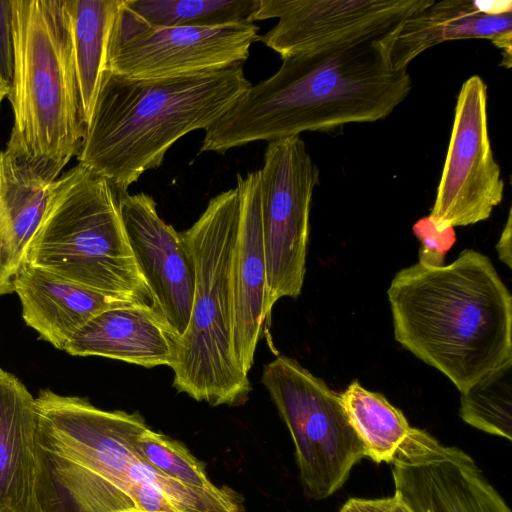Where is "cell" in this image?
I'll return each instance as SVG.
<instances>
[{"mask_svg": "<svg viewBox=\"0 0 512 512\" xmlns=\"http://www.w3.org/2000/svg\"><path fill=\"white\" fill-rule=\"evenodd\" d=\"M385 37L331 44L282 58L272 76L250 85L205 131L200 152L224 154L256 141L385 119L412 89L408 70L390 66L382 43Z\"/></svg>", "mask_w": 512, "mask_h": 512, "instance_id": "1", "label": "cell"}, {"mask_svg": "<svg viewBox=\"0 0 512 512\" xmlns=\"http://www.w3.org/2000/svg\"><path fill=\"white\" fill-rule=\"evenodd\" d=\"M412 230L421 242L418 263L429 267L443 266L447 252L456 242L454 227L438 229L428 215L419 219Z\"/></svg>", "mask_w": 512, "mask_h": 512, "instance_id": "27", "label": "cell"}, {"mask_svg": "<svg viewBox=\"0 0 512 512\" xmlns=\"http://www.w3.org/2000/svg\"><path fill=\"white\" fill-rule=\"evenodd\" d=\"M13 126L6 147L63 167L85 133L67 0H11Z\"/></svg>", "mask_w": 512, "mask_h": 512, "instance_id": "4", "label": "cell"}, {"mask_svg": "<svg viewBox=\"0 0 512 512\" xmlns=\"http://www.w3.org/2000/svg\"><path fill=\"white\" fill-rule=\"evenodd\" d=\"M35 402L39 446L112 482L143 512H244L229 489H197L156 469L137 444L149 427L138 412L103 410L49 389Z\"/></svg>", "mask_w": 512, "mask_h": 512, "instance_id": "5", "label": "cell"}, {"mask_svg": "<svg viewBox=\"0 0 512 512\" xmlns=\"http://www.w3.org/2000/svg\"><path fill=\"white\" fill-rule=\"evenodd\" d=\"M388 512H411L396 495L392 496L391 505Z\"/></svg>", "mask_w": 512, "mask_h": 512, "instance_id": "31", "label": "cell"}, {"mask_svg": "<svg viewBox=\"0 0 512 512\" xmlns=\"http://www.w3.org/2000/svg\"><path fill=\"white\" fill-rule=\"evenodd\" d=\"M236 187L240 216L232 263V345L240 369L248 375L268 318L259 170L238 174Z\"/></svg>", "mask_w": 512, "mask_h": 512, "instance_id": "16", "label": "cell"}, {"mask_svg": "<svg viewBox=\"0 0 512 512\" xmlns=\"http://www.w3.org/2000/svg\"><path fill=\"white\" fill-rule=\"evenodd\" d=\"M396 341L461 392L512 358V297L490 258L403 268L387 290Z\"/></svg>", "mask_w": 512, "mask_h": 512, "instance_id": "2", "label": "cell"}, {"mask_svg": "<svg viewBox=\"0 0 512 512\" xmlns=\"http://www.w3.org/2000/svg\"><path fill=\"white\" fill-rule=\"evenodd\" d=\"M392 496L386 498H349L338 512H388Z\"/></svg>", "mask_w": 512, "mask_h": 512, "instance_id": "29", "label": "cell"}, {"mask_svg": "<svg viewBox=\"0 0 512 512\" xmlns=\"http://www.w3.org/2000/svg\"><path fill=\"white\" fill-rule=\"evenodd\" d=\"M37 497L40 512H119L137 507L112 482L39 444Z\"/></svg>", "mask_w": 512, "mask_h": 512, "instance_id": "21", "label": "cell"}, {"mask_svg": "<svg viewBox=\"0 0 512 512\" xmlns=\"http://www.w3.org/2000/svg\"><path fill=\"white\" fill-rule=\"evenodd\" d=\"M64 167L0 151V296L14 292L15 280Z\"/></svg>", "mask_w": 512, "mask_h": 512, "instance_id": "17", "label": "cell"}, {"mask_svg": "<svg viewBox=\"0 0 512 512\" xmlns=\"http://www.w3.org/2000/svg\"><path fill=\"white\" fill-rule=\"evenodd\" d=\"M433 0H260L254 22L277 18L260 35L281 58L319 47L392 33Z\"/></svg>", "mask_w": 512, "mask_h": 512, "instance_id": "13", "label": "cell"}, {"mask_svg": "<svg viewBox=\"0 0 512 512\" xmlns=\"http://www.w3.org/2000/svg\"><path fill=\"white\" fill-rule=\"evenodd\" d=\"M11 0H0V85L9 89L13 74Z\"/></svg>", "mask_w": 512, "mask_h": 512, "instance_id": "28", "label": "cell"}, {"mask_svg": "<svg viewBox=\"0 0 512 512\" xmlns=\"http://www.w3.org/2000/svg\"><path fill=\"white\" fill-rule=\"evenodd\" d=\"M261 382L292 437L305 496L313 500L332 496L365 457L339 393L284 355L264 366Z\"/></svg>", "mask_w": 512, "mask_h": 512, "instance_id": "8", "label": "cell"}, {"mask_svg": "<svg viewBox=\"0 0 512 512\" xmlns=\"http://www.w3.org/2000/svg\"><path fill=\"white\" fill-rule=\"evenodd\" d=\"M240 216L237 187L212 198L185 232L195 266L189 322L178 339L173 387L211 406L243 405L252 385L232 345V263Z\"/></svg>", "mask_w": 512, "mask_h": 512, "instance_id": "6", "label": "cell"}, {"mask_svg": "<svg viewBox=\"0 0 512 512\" xmlns=\"http://www.w3.org/2000/svg\"><path fill=\"white\" fill-rule=\"evenodd\" d=\"M120 195L105 178L80 164L65 172L55 182L26 263L87 288L152 306L128 243Z\"/></svg>", "mask_w": 512, "mask_h": 512, "instance_id": "7", "label": "cell"}, {"mask_svg": "<svg viewBox=\"0 0 512 512\" xmlns=\"http://www.w3.org/2000/svg\"><path fill=\"white\" fill-rule=\"evenodd\" d=\"M9 89L0 85V104L2 100L7 97Z\"/></svg>", "mask_w": 512, "mask_h": 512, "instance_id": "32", "label": "cell"}, {"mask_svg": "<svg viewBox=\"0 0 512 512\" xmlns=\"http://www.w3.org/2000/svg\"><path fill=\"white\" fill-rule=\"evenodd\" d=\"M459 415L485 433L512 439V358L462 393Z\"/></svg>", "mask_w": 512, "mask_h": 512, "instance_id": "25", "label": "cell"}, {"mask_svg": "<svg viewBox=\"0 0 512 512\" xmlns=\"http://www.w3.org/2000/svg\"><path fill=\"white\" fill-rule=\"evenodd\" d=\"M319 180V169L300 136L268 142L259 169L268 317L280 298L301 294L312 197Z\"/></svg>", "mask_w": 512, "mask_h": 512, "instance_id": "9", "label": "cell"}, {"mask_svg": "<svg viewBox=\"0 0 512 512\" xmlns=\"http://www.w3.org/2000/svg\"><path fill=\"white\" fill-rule=\"evenodd\" d=\"M340 402L360 438L365 457L376 464H391L412 427L403 412L382 394L353 381L339 393Z\"/></svg>", "mask_w": 512, "mask_h": 512, "instance_id": "23", "label": "cell"}, {"mask_svg": "<svg viewBox=\"0 0 512 512\" xmlns=\"http://www.w3.org/2000/svg\"><path fill=\"white\" fill-rule=\"evenodd\" d=\"M398 499L411 512H511L475 460L412 427L392 462Z\"/></svg>", "mask_w": 512, "mask_h": 512, "instance_id": "12", "label": "cell"}, {"mask_svg": "<svg viewBox=\"0 0 512 512\" xmlns=\"http://www.w3.org/2000/svg\"><path fill=\"white\" fill-rule=\"evenodd\" d=\"M511 209H509L508 217L504 229L500 235V238L495 246L498 253L499 259L507 265L508 268L512 267L511 257V238H512V227H511Z\"/></svg>", "mask_w": 512, "mask_h": 512, "instance_id": "30", "label": "cell"}, {"mask_svg": "<svg viewBox=\"0 0 512 512\" xmlns=\"http://www.w3.org/2000/svg\"><path fill=\"white\" fill-rule=\"evenodd\" d=\"M488 39L503 52L501 65L511 67L512 1H435L405 19L383 40L390 66L407 69L421 53L451 40Z\"/></svg>", "mask_w": 512, "mask_h": 512, "instance_id": "15", "label": "cell"}, {"mask_svg": "<svg viewBox=\"0 0 512 512\" xmlns=\"http://www.w3.org/2000/svg\"><path fill=\"white\" fill-rule=\"evenodd\" d=\"M14 292L20 299L25 323L60 350H64L74 334L101 312L120 306L148 304L87 288L28 263L15 280Z\"/></svg>", "mask_w": 512, "mask_h": 512, "instance_id": "19", "label": "cell"}, {"mask_svg": "<svg viewBox=\"0 0 512 512\" xmlns=\"http://www.w3.org/2000/svg\"><path fill=\"white\" fill-rule=\"evenodd\" d=\"M122 0H67L85 127L106 71L110 32Z\"/></svg>", "mask_w": 512, "mask_h": 512, "instance_id": "22", "label": "cell"}, {"mask_svg": "<svg viewBox=\"0 0 512 512\" xmlns=\"http://www.w3.org/2000/svg\"><path fill=\"white\" fill-rule=\"evenodd\" d=\"M138 447L144 457L159 471L185 485L218 492L200 462L181 442L148 427L139 436Z\"/></svg>", "mask_w": 512, "mask_h": 512, "instance_id": "26", "label": "cell"}, {"mask_svg": "<svg viewBox=\"0 0 512 512\" xmlns=\"http://www.w3.org/2000/svg\"><path fill=\"white\" fill-rule=\"evenodd\" d=\"M260 0H123L136 19L152 27H219L254 23Z\"/></svg>", "mask_w": 512, "mask_h": 512, "instance_id": "24", "label": "cell"}, {"mask_svg": "<svg viewBox=\"0 0 512 512\" xmlns=\"http://www.w3.org/2000/svg\"><path fill=\"white\" fill-rule=\"evenodd\" d=\"M121 217L153 308L180 337L186 330L194 297L195 266L183 233L158 214L146 193L120 195Z\"/></svg>", "mask_w": 512, "mask_h": 512, "instance_id": "14", "label": "cell"}, {"mask_svg": "<svg viewBox=\"0 0 512 512\" xmlns=\"http://www.w3.org/2000/svg\"><path fill=\"white\" fill-rule=\"evenodd\" d=\"M119 512H143V511L138 509L137 507H135V508H131L128 510L119 511Z\"/></svg>", "mask_w": 512, "mask_h": 512, "instance_id": "33", "label": "cell"}, {"mask_svg": "<svg viewBox=\"0 0 512 512\" xmlns=\"http://www.w3.org/2000/svg\"><path fill=\"white\" fill-rule=\"evenodd\" d=\"M250 85L243 63L166 78L105 71L78 164L125 193L177 140L212 126Z\"/></svg>", "mask_w": 512, "mask_h": 512, "instance_id": "3", "label": "cell"}, {"mask_svg": "<svg viewBox=\"0 0 512 512\" xmlns=\"http://www.w3.org/2000/svg\"><path fill=\"white\" fill-rule=\"evenodd\" d=\"M254 23L219 27H152L123 5L107 47L106 71L130 78L198 74L244 63L259 41Z\"/></svg>", "mask_w": 512, "mask_h": 512, "instance_id": "10", "label": "cell"}, {"mask_svg": "<svg viewBox=\"0 0 512 512\" xmlns=\"http://www.w3.org/2000/svg\"><path fill=\"white\" fill-rule=\"evenodd\" d=\"M179 336L150 304H132L101 312L78 330L65 351L100 356L153 368L176 363Z\"/></svg>", "mask_w": 512, "mask_h": 512, "instance_id": "18", "label": "cell"}, {"mask_svg": "<svg viewBox=\"0 0 512 512\" xmlns=\"http://www.w3.org/2000/svg\"><path fill=\"white\" fill-rule=\"evenodd\" d=\"M488 88L478 75L461 86L430 217L438 229L484 221L503 198L504 181L488 129Z\"/></svg>", "mask_w": 512, "mask_h": 512, "instance_id": "11", "label": "cell"}, {"mask_svg": "<svg viewBox=\"0 0 512 512\" xmlns=\"http://www.w3.org/2000/svg\"><path fill=\"white\" fill-rule=\"evenodd\" d=\"M35 398L0 367V512H40Z\"/></svg>", "mask_w": 512, "mask_h": 512, "instance_id": "20", "label": "cell"}]
</instances>
